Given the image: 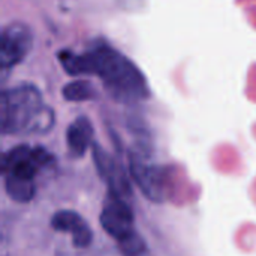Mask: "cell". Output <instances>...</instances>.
Returning a JSON list of instances; mask_svg holds the SVG:
<instances>
[{
  "label": "cell",
  "instance_id": "cell-6",
  "mask_svg": "<svg viewBox=\"0 0 256 256\" xmlns=\"http://www.w3.org/2000/svg\"><path fill=\"white\" fill-rule=\"evenodd\" d=\"M34 36L32 28L24 22H10L2 30L0 66L8 70L24 62L33 48Z\"/></svg>",
  "mask_w": 256,
  "mask_h": 256
},
{
  "label": "cell",
  "instance_id": "cell-2",
  "mask_svg": "<svg viewBox=\"0 0 256 256\" xmlns=\"http://www.w3.org/2000/svg\"><path fill=\"white\" fill-rule=\"evenodd\" d=\"M54 111L33 84L22 82L2 92L0 129L4 135H40L52 129Z\"/></svg>",
  "mask_w": 256,
  "mask_h": 256
},
{
  "label": "cell",
  "instance_id": "cell-3",
  "mask_svg": "<svg viewBox=\"0 0 256 256\" xmlns=\"http://www.w3.org/2000/svg\"><path fill=\"white\" fill-rule=\"evenodd\" d=\"M54 156L44 147L27 144L8 150L2 158V174L8 196L16 202H30L36 195V177L54 165Z\"/></svg>",
  "mask_w": 256,
  "mask_h": 256
},
{
  "label": "cell",
  "instance_id": "cell-4",
  "mask_svg": "<svg viewBox=\"0 0 256 256\" xmlns=\"http://www.w3.org/2000/svg\"><path fill=\"white\" fill-rule=\"evenodd\" d=\"M99 220L104 231L120 244L126 255L136 256L144 252L146 244L135 231V213L130 200L108 192Z\"/></svg>",
  "mask_w": 256,
  "mask_h": 256
},
{
  "label": "cell",
  "instance_id": "cell-5",
  "mask_svg": "<svg viewBox=\"0 0 256 256\" xmlns=\"http://www.w3.org/2000/svg\"><path fill=\"white\" fill-rule=\"evenodd\" d=\"M130 176L135 184L153 202H164L170 195L168 171L164 166L147 162L142 153H132L129 158Z\"/></svg>",
  "mask_w": 256,
  "mask_h": 256
},
{
  "label": "cell",
  "instance_id": "cell-10",
  "mask_svg": "<svg viewBox=\"0 0 256 256\" xmlns=\"http://www.w3.org/2000/svg\"><path fill=\"white\" fill-rule=\"evenodd\" d=\"M63 98L69 102H87L98 98V92L90 81L75 80L62 88Z\"/></svg>",
  "mask_w": 256,
  "mask_h": 256
},
{
  "label": "cell",
  "instance_id": "cell-9",
  "mask_svg": "<svg viewBox=\"0 0 256 256\" xmlns=\"http://www.w3.org/2000/svg\"><path fill=\"white\" fill-rule=\"evenodd\" d=\"M93 135H94V129L92 122L84 116L76 117L68 126L66 130V144L69 153L74 158L84 156L86 152L93 146Z\"/></svg>",
  "mask_w": 256,
  "mask_h": 256
},
{
  "label": "cell",
  "instance_id": "cell-7",
  "mask_svg": "<svg viewBox=\"0 0 256 256\" xmlns=\"http://www.w3.org/2000/svg\"><path fill=\"white\" fill-rule=\"evenodd\" d=\"M92 148H93L94 165L98 168L99 176L106 183L108 192H112V194H117L120 196L130 200L132 198V184H130V180L126 174L124 168L118 164L117 159H114L110 153H106L99 144L93 142Z\"/></svg>",
  "mask_w": 256,
  "mask_h": 256
},
{
  "label": "cell",
  "instance_id": "cell-1",
  "mask_svg": "<svg viewBox=\"0 0 256 256\" xmlns=\"http://www.w3.org/2000/svg\"><path fill=\"white\" fill-rule=\"evenodd\" d=\"M58 62L72 76L96 75L117 102L136 104L150 96V86L142 70L128 56L104 40H96L84 52L60 51Z\"/></svg>",
  "mask_w": 256,
  "mask_h": 256
},
{
  "label": "cell",
  "instance_id": "cell-8",
  "mask_svg": "<svg viewBox=\"0 0 256 256\" xmlns=\"http://www.w3.org/2000/svg\"><path fill=\"white\" fill-rule=\"evenodd\" d=\"M51 226L58 232H68L78 249L88 248L93 242V231L86 219L74 210H58L51 218Z\"/></svg>",
  "mask_w": 256,
  "mask_h": 256
}]
</instances>
